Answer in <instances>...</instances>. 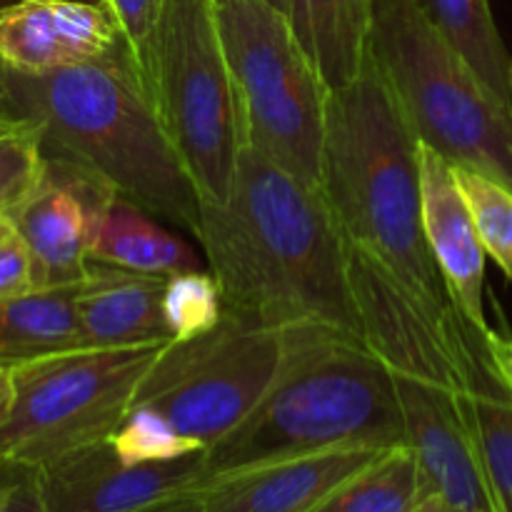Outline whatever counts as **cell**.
I'll list each match as a JSON object with an SVG mask.
<instances>
[{
    "label": "cell",
    "mask_w": 512,
    "mask_h": 512,
    "mask_svg": "<svg viewBox=\"0 0 512 512\" xmlns=\"http://www.w3.org/2000/svg\"><path fill=\"white\" fill-rule=\"evenodd\" d=\"M283 353L285 330L223 313L218 328L158 355L130 410L155 418L188 448L210 450L263 400Z\"/></svg>",
    "instance_id": "9c48e42d"
},
{
    "label": "cell",
    "mask_w": 512,
    "mask_h": 512,
    "mask_svg": "<svg viewBox=\"0 0 512 512\" xmlns=\"http://www.w3.org/2000/svg\"><path fill=\"white\" fill-rule=\"evenodd\" d=\"M385 450L343 448L275 460L210 480L198 490L205 512H310Z\"/></svg>",
    "instance_id": "2e32d148"
},
{
    "label": "cell",
    "mask_w": 512,
    "mask_h": 512,
    "mask_svg": "<svg viewBox=\"0 0 512 512\" xmlns=\"http://www.w3.org/2000/svg\"><path fill=\"white\" fill-rule=\"evenodd\" d=\"M23 125H25V120H18L15 115H10L8 110L0 108V138H3V135H8V133H13V130L23 128Z\"/></svg>",
    "instance_id": "836d02e7"
},
{
    "label": "cell",
    "mask_w": 512,
    "mask_h": 512,
    "mask_svg": "<svg viewBox=\"0 0 512 512\" xmlns=\"http://www.w3.org/2000/svg\"><path fill=\"white\" fill-rule=\"evenodd\" d=\"M425 498L428 490L415 453L400 445L378 455L310 512H415Z\"/></svg>",
    "instance_id": "7402d4cb"
},
{
    "label": "cell",
    "mask_w": 512,
    "mask_h": 512,
    "mask_svg": "<svg viewBox=\"0 0 512 512\" xmlns=\"http://www.w3.org/2000/svg\"><path fill=\"white\" fill-rule=\"evenodd\" d=\"M10 3H15V0H0V8H5V5H10Z\"/></svg>",
    "instance_id": "8d00e7d4"
},
{
    "label": "cell",
    "mask_w": 512,
    "mask_h": 512,
    "mask_svg": "<svg viewBox=\"0 0 512 512\" xmlns=\"http://www.w3.org/2000/svg\"><path fill=\"white\" fill-rule=\"evenodd\" d=\"M195 238L225 313L260 328L320 325L363 340L348 240L323 190L253 145L243 148L228 203L200 200Z\"/></svg>",
    "instance_id": "6da1fadb"
},
{
    "label": "cell",
    "mask_w": 512,
    "mask_h": 512,
    "mask_svg": "<svg viewBox=\"0 0 512 512\" xmlns=\"http://www.w3.org/2000/svg\"><path fill=\"white\" fill-rule=\"evenodd\" d=\"M215 18L248 145L320 188L333 90L298 43L285 10L268 0H215Z\"/></svg>",
    "instance_id": "52a82bcc"
},
{
    "label": "cell",
    "mask_w": 512,
    "mask_h": 512,
    "mask_svg": "<svg viewBox=\"0 0 512 512\" xmlns=\"http://www.w3.org/2000/svg\"><path fill=\"white\" fill-rule=\"evenodd\" d=\"M45 170V148L33 123L0 138V213L23 203Z\"/></svg>",
    "instance_id": "484cf974"
},
{
    "label": "cell",
    "mask_w": 512,
    "mask_h": 512,
    "mask_svg": "<svg viewBox=\"0 0 512 512\" xmlns=\"http://www.w3.org/2000/svg\"><path fill=\"white\" fill-rule=\"evenodd\" d=\"M415 512H458V510H453L448 503H443L440 498H435V495H428V498L420 503V508Z\"/></svg>",
    "instance_id": "e575fe53"
},
{
    "label": "cell",
    "mask_w": 512,
    "mask_h": 512,
    "mask_svg": "<svg viewBox=\"0 0 512 512\" xmlns=\"http://www.w3.org/2000/svg\"><path fill=\"white\" fill-rule=\"evenodd\" d=\"M478 445L495 512H512V400L508 390L455 395Z\"/></svg>",
    "instance_id": "603a6c76"
},
{
    "label": "cell",
    "mask_w": 512,
    "mask_h": 512,
    "mask_svg": "<svg viewBox=\"0 0 512 512\" xmlns=\"http://www.w3.org/2000/svg\"><path fill=\"white\" fill-rule=\"evenodd\" d=\"M485 345H488V355L490 360H493L495 373H498L500 383L505 385V390H508L512 400V338L495 333V330H488Z\"/></svg>",
    "instance_id": "f546056e"
},
{
    "label": "cell",
    "mask_w": 512,
    "mask_h": 512,
    "mask_svg": "<svg viewBox=\"0 0 512 512\" xmlns=\"http://www.w3.org/2000/svg\"><path fill=\"white\" fill-rule=\"evenodd\" d=\"M105 3L118 18L125 40L135 50V58L140 65V58L150 43V35L158 25L160 13H163L165 0H105Z\"/></svg>",
    "instance_id": "83f0119b"
},
{
    "label": "cell",
    "mask_w": 512,
    "mask_h": 512,
    "mask_svg": "<svg viewBox=\"0 0 512 512\" xmlns=\"http://www.w3.org/2000/svg\"><path fill=\"white\" fill-rule=\"evenodd\" d=\"M135 512H205V505L200 493H185L168 500H160V503H153L148 505V508Z\"/></svg>",
    "instance_id": "4dcf8cb0"
},
{
    "label": "cell",
    "mask_w": 512,
    "mask_h": 512,
    "mask_svg": "<svg viewBox=\"0 0 512 512\" xmlns=\"http://www.w3.org/2000/svg\"><path fill=\"white\" fill-rule=\"evenodd\" d=\"M420 190H423V228L430 253L438 263L450 300L468 323L488 333L485 295V253L475 218L455 178L453 163L438 150L420 143Z\"/></svg>",
    "instance_id": "9a60e30c"
},
{
    "label": "cell",
    "mask_w": 512,
    "mask_h": 512,
    "mask_svg": "<svg viewBox=\"0 0 512 512\" xmlns=\"http://www.w3.org/2000/svg\"><path fill=\"white\" fill-rule=\"evenodd\" d=\"M0 512H45L38 470H5L0 478Z\"/></svg>",
    "instance_id": "f1b7e54d"
},
{
    "label": "cell",
    "mask_w": 512,
    "mask_h": 512,
    "mask_svg": "<svg viewBox=\"0 0 512 512\" xmlns=\"http://www.w3.org/2000/svg\"><path fill=\"white\" fill-rule=\"evenodd\" d=\"M115 195L93 170L45 155L38 188L5 213L30 250L35 290L73 288L88 278L90 248Z\"/></svg>",
    "instance_id": "8fae6325"
},
{
    "label": "cell",
    "mask_w": 512,
    "mask_h": 512,
    "mask_svg": "<svg viewBox=\"0 0 512 512\" xmlns=\"http://www.w3.org/2000/svg\"><path fill=\"white\" fill-rule=\"evenodd\" d=\"M350 285L368 348L400 378L453 395L500 390L485 335L460 315L425 303L383 263L348 243Z\"/></svg>",
    "instance_id": "30bf717a"
},
{
    "label": "cell",
    "mask_w": 512,
    "mask_h": 512,
    "mask_svg": "<svg viewBox=\"0 0 512 512\" xmlns=\"http://www.w3.org/2000/svg\"><path fill=\"white\" fill-rule=\"evenodd\" d=\"M368 53L415 138L512 190V108L428 23L415 0H368Z\"/></svg>",
    "instance_id": "5b68a950"
},
{
    "label": "cell",
    "mask_w": 512,
    "mask_h": 512,
    "mask_svg": "<svg viewBox=\"0 0 512 512\" xmlns=\"http://www.w3.org/2000/svg\"><path fill=\"white\" fill-rule=\"evenodd\" d=\"M205 450L170 460H130L110 440L85 445L38 468L45 512H135L198 493Z\"/></svg>",
    "instance_id": "7c38bea8"
},
{
    "label": "cell",
    "mask_w": 512,
    "mask_h": 512,
    "mask_svg": "<svg viewBox=\"0 0 512 512\" xmlns=\"http://www.w3.org/2000/svg\"><path fill=\"white\" fill-rule=\"evenodd\" d=\"M15 398V380H13V370L10 368H0V423L8 418L10 405H13Z\"/></svg>",
    "instance_id": "1f68e13d"
},
{
    "label": "cell",
    "mask_w": 512,
    "mask_h": 512,
    "mask_svg": "<svg viewBox=\"0 0 512 512\" xmlns=\"http://www.w3.org/2000/svg\"><path fill=\"white\" fill-rule=\"evenodd\" d=\"M148 215L133 200L115 195L98 225L90 260L165 278L205 270L200 255L183 238L160 228Z\"/></svg>",
    "instance_id": "d6986e66"
},
{
    "label": "cell",
    "mask_w": 512,
    "mask_h": 512,
    "mask_svg": "<svg viewBox=\"0 0 512 512\" xmlns=\"http://www.w3.org/2000/svg\"><path fill=\"white\" fill-rule=\"evenodd\" d=\"M80 285L0 300V368L13 370L28 360L78 348Z\"/></svg>",
    "instance_id": "ffe728a7"
},
{
    "label": "cell",
    "mask_w": 512,
    "mask_h": 512,
    "mask_svg": "<svg viewBox=\"0 0 512 512\" xmlns=\"http://www.w3.org/2000/svg\"><path fill=\"white\" fill-rule=\"evenodd\" d=\"M10 113L40 130L45 155L80 163L145 213L198 233V188L125 38L90 63L40 75L10 70Z\"/></svg>",
    "instance_id": "7a4b0ae2"
},
{
    "label": "cell",
    "mask_w": 512,
    "mask_h": 512,
    "mask_svg": "<svg viewBox=\"0 0 512 512\" xmlns=\"http://www.w3.org/2000/svg\"><path fill=\"white\" fill-rule=\"evenodd\" d=\"M165 275L90 260L75 298L78 348H138L175 343L165 318Z\"/></svg>",
    "instance_id": "e0dca14e"
},
{
    "label": "cell",
    "mask_w": 512,
    "mask_h": 512,
    "mask_svg": "<svg viewBox=\"0 0 512 512\" xmlns=\"http://www.w3.org/2000/svg\"><path fill=\"white\" fill-rule=\"evenodd\" d=\"M268 3L278 5V8H280V10H285V0H268Z\"/></svg>",
    "instance_id": "d590c367"
},
{
    "label": "cell",
    "mask_w": 512,
    "mask_h": 512,
    "mask_svg": "<svg viewBox=\"0 0 512 512\" xmlns=\"http://www.w3.org/2000/svg\"><path fill=\"white\" fill-rule=\"evenodd\" d=\"M123 38L105 0H15L0 8V58L15 73L90 63Z\"/></svg>",
    "instance_id": "5bb4252c"
},
{
    "label": "cell",
    "mask_w": 512,
    "mask_h": 512,
    "mask_svg": "<svg viewBox=\"0 0 512 512\" xmlns=\"http://www.w3.org/2000/svg\"><path fill=\"white\" fill-rule=\"evenodd\" d=\"M400 445L408 438L393 370L363 340L295 325L268 393L205 455L203 485L275 460Z\"/></svg>",
    "instance_id": "3957f363"
},
{
    "label": "cell",
    "mask_w": 512,
    "mask_h": 512,
    "mask_svg": "<svg viewBox=\"0 0 512 512\" xmlns=\"http://www.w3.org/2000/svg\"><path fill=\"white\" fill-rule=\"evenodd\" d=\"M285 15L330 90L358 78L368 60V0H285Z\"/></svg>",
    "instance_id": "ac0fdd59"
},
{
    "label": "cell",
    "mask_w": 512,
    "mask_h": 512,
    "mask_svg": "<svg viewBox=\"0 0 512 512\" xmlns=\"http://www.w3.org/2000/svg\"><path fill=\"white\" fill-rule=\"evenodd\" d=\"M405 438L425 490L458 512H495L470 425L453 393L395 375Z\"/></svg>",
    "instance_id": "4fadbf2b"
},
{
    "label": "cell",
    "mask_w": 512,
    "mask_h": 512,
    "mask_svg": "<svg viewBox=\"0 0 512 512\" xmlns=\"http://www.w3.org/2000/svg\"><path fill=\"white\" fill-rule=\"evenodd\" d=\"M35 290L33 258L13 220L0 213V300L20 298Z\"/></svg>",
    "instance_id": "4316f807"
},
{
    "label": "cell",
    "mask_w": 512,
    "mask_h": 512,
    "mask_svg": "<svg viewBox=\"0 0 512 512\" xmlns=\"http://www.w3.org/2000/svg\"><path fill=\"white\" fill-rule=\"evenodd\" d=\"M453 168L475 218L485 253L498 263V268L512 283V190L475 170L460 168V165H453Z\"/></svg>",
    "instance_id": "cb8c5ba5"
},
{
    "label": "cell",
    "mask_w": 512,
    "mask_h": 512,
    "mask_svg": "<svg viewBox=\"0 0 512 512\" xmlns=\"http://www.w3.org/2000/svg\"><path fill=\"white\" fill-rule=\"evenodd\" d=\"M140 70L200 200L228 203L248 133L215 0H165Z\"/></svg>",
    "instance_id": "8992f818"
},
{
    "label": "cell",
    "mask_w": 512,
    "mask_h": 512,
    "mask_svg": "<svg viewBox=\"0 0 512 512\" xmlns=\"http://www.w3.org/2000/svg\"><path fill=\"white\" fill-rule=\"evenodd\" d=\"M223 293L210 268L180 273L165 285V318L175 343L210 333L223 320Z\"/></svg>",
    "instance_id": "d4e9b609"
},
{
    "label": "cell",
    "mask_w": 512,
    "mask_h": 512,
    "mask_svg": "<svg viewBox=\"0 0 512 512\" xmlns=\"http://www.w3.org/2000/svg\"><path fill=\"white\" fill-rule=\"evenodd\" d=\"M320 190L350 245L425 303L458 310L425 238L420 140L370 53L358 78L330 93Z\"/></svg>",
    "instance_id": "277c9868"
},
{
    "label": "cell",
    "mask_w": 512,
    "mask_h": 512,
    "mask_svg": "<svg viewBox=\"0 0 512 512\" xmlns=\"http://www.w3.org/2000/svg\"><path fill=\"white\" fill-rule=\"evenodd\" d=\"M0 108L10 113V68L5 65L3 58H0Z\"/></svg>",
    "instance_id": "d6a6232c"
},
{
    "label": "cell",
    "mask_w": 512,
    "mask_h": 512,
    "mask_svg": "<svg viewBox=\"0 0 512 512\" xmlns=\"http://www.w3.org/2000/svg\"><path fill=\"white\" fill-rule=\"evenodd\" d=\"M3 473H5V470H3V465H0V478H3Z\"/></svg>",
    "instance_id": "74e56055"
},
{
    "label": "cell",
    "mask_w": 512,
    "mask_h": 512,
    "mask_svg": "<svg viewBox=\"0 0 512 512\" xmlns=\"http://www.w3.org/2000/svg\"><path fill=\"white\" fill-rule=\"evenodd\" d=\"M168 345L73 348L13 368L15 398L0 423L3 470H38L73 450L108 440Z\"/></svg>",
    "instance_id": "ba28073f"
},
{
    "label": "cell",
    "mask_w": 512,
    "mask_h": 512,
    "mask_svg": "<svg viewBox=\"0 0 512 512\" xmlns=\"http://www.w3.org/2000/svg\"><path fill=\"white\" fill-rule=\"evenodd\" d=\"M415 5L468 60L485 88L512 108V60L495 25L490 0H415Z\"/></svg>",
    "instance_id": "44dd1931"
}]
</instances>
